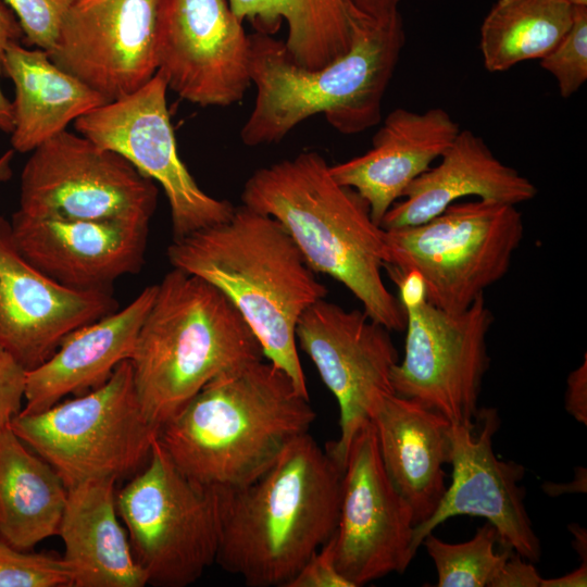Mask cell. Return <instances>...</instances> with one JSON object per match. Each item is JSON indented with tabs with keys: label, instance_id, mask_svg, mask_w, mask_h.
<instances>
[{
	"label": "cell",
	"instance_id": "obj_14",
	"mask_svg": "<svg viewBox=\"0 0 587 587\" xmlns=\"http://www.w3.org/2000/svg\"><path fill=\"white\" fill-rule=\"evenodd\" d=\"M414 527L413 511L388 478L370 421L353 438L346 460L333 535L339 573L353 587L402 574L416 554Z\"/></svg>",
	"mask_w": 587,
	"mask_h": 587
},
{
	"label": "cell",
	"instance_id": "obj_30",
	"mask_svg": "<svg viewBox=\"0 0 587 587\" xmlns=\"http://www.w3.org/2000/svg\"><path fill=\"white\" fill-rule=\"evenodd\" d=\"M540 61V66L557 80L566 99L587 80V5H574L573 23L559 43Z\"/></svg>",
	"mask_w": 587,
	"mask_h": 587
},
{
	"label": "cell",
	"instance_id": "obj_32",
	"mask_svg": "<svg viewBox=\"0 0 587 587\" xmlns=\"http://www.w3.org/2000/svg\"><path fill=\"white\" fill-rule=\"evenodd\" d=\"M15 14L29 45L50 51L75 0H2Z\"/></svg>",
	"mask_w": 587,
	"mask_h": 587
},
{
	"label": "cell",
	"instance_id": "obj_9",
	"mask_svg": "<svg viewBox=\"0 0 587 587\" xmlns=\"http://www.w3.org/2000/svg\"><path fill=\"white\" fill-rule=\"evenodd\" d=\"M115 502L148 584L185 587L215 563L218 490L182 473L158 437L145 467L115 495Z\"/></svg>",
	"mask_w": 587,
	"mask_h": 587
},
{
	"label": "cell",
	"instance_id": "obj_22",
	"mask_svg": "<svg viewBox=\"0 0 587 587\" xmlns=\"http://www.w3.org/2000/svg\"><path fill=\"white\" fill-rule=\"evenodd\" d=\"M379 454L392 486L409 503L415 525L437 509L446 491L451 423L416 400L388 394L374 405Z\"/></svg>",
	"mask_w": 587,
	"mask_h": 587
},
{
	"label": "cell",
	"instance_id": "obj_40",
	"mask_svg": "<svg viewBox=\"0 0 587 587\" xmlns=\"http://www.w3.org/2000/svg\"><path fill=\"white\" fill-rule=\"evenodd\" d=\"M357 7L372 17H383L399 11L400 0H353Z\"/></svg>",
	"mask_w": 587,
	"mask_h": 587
},
{
	"label": "cell",
	"instance_id": "obj_42",
	"mask_svg": "<svg viewBox=\"0 0 587 587\" xmlns=\"http://www.w3.org/2000/svg\"><path fill=\"white\" fill-rule=\"evenodd\" d=\"M14 157V150H8L0 157V182L9 180L12 176L11 162Z\"/></svg>",
	"mask_w": 587,
	"mask_h": 587
},
{
	"label": "cell",
	"instance_id": "obj_36",
	"mask_svg": "<svg viewBox=\"0 0 587 587\" xmlns=\"http://www.w3.org/2000/svg\"><path fill=\"white\" fill-rule=\"evenodd\" d=\"M541 579L532 562L512 551L490 587H540Z\"/></svg>",
	"mask_w": 587,
	"mask_h": 587
},
{
	"label": "cell",
	"instance_id": "obj_29",
	"mask_svg": "<svg viewBox=\"0 0 587 587\" xmlns=\"http://www.w3.org/2000/svg\"><path fill=\"white\" fill-rule=\"evenodd\" d=\"M497 542V530L487 522L467 541L450 544L429 533L421 546L434 562L438 587H490L512 552H496Z\"/></svg>",
	"mask_w": 587,
	"mask_h": 587
},
{
	"label": "cell",
	"instance_id": "obj_11",
	"mask_svg": "<svg viewBox=\"0 0 587 587\" xmlns=\"http://www.w3.org/2000/svg\"><path fill=\"white\" fill-rule=\"evenodd\" d=\"M404 311V354L391 372L394 392L416 400L451 424L474 426L490 364L487 334L495 321L485 296L459 313L427 300Z\"/></svg>",
	"mask_w": 587,
	"mask_h": 587
},
{
	"label": "cell",
	"instance_id": "obj_21",
	"mask_svg": "<svg viewBox=\"0 0 587 587\" xmlns=\"http://www.w3.org/2000/svg\"><path fill=\"white\" fill-rule=\"evenodd\" d=\"M157 288L147 286L124 309L73 330L43 363L28 370L20 414L47 410L68 395L104 384L121 362L129 360Z\"/></svg>",
	"mask_w": 587,
	"mask_h": 587
},
{
	"label": "cell",
	"instance_id": "obj_15",
	"mask_svg": "<svg viewBox=\"0 0 587 587\" xmlns=\"http://www.w3.org/2000/svg\"><path fill=\"white\" fill-rule=\"evenodd\" d=\"M249 35L227 0H160L155 53L167 88L201 107L242 100Z\"/></svg>",
	"mask_w": 587,
	"mask_h": 587
},
{
	"label": "cell",
	"instance_id": "obj_2",
	"mask_svg": "<svg viewBox=\"0 0 587 587\" xmlns=\"http://www.w3.org/2000/svg\"><path fill=\"white\" fill-rule=\"evenodd\" d=\"M310 398L263 359L208 383L158 432V440L191 480L242 487L264 473L315 420Z\"/></svg>",
	"mask_w": 587,
	"mask_h": 587
},
{
	"label": "cell",
	"instance_id": "obj_39",
	"mask_svg": "<svg viewBox=\"0 0 587 587\" xmlns=\"http://www.w3.org/2000/svg\"><path fill=\"white\" fill-rule=\"evenodd\" d=\"M587 586V563L580 564L579 567L569 574L557 578L541 579L540 587H585Z\"/></svg>",
	"mask_w": 587,
	"mask_h": 587
},
{
	"label": "cell",
	"instance_id": "obj_4",
	"mask_svg": "<svg viewBox=\"0 0 587 587\" xmlns=\"http://www.w3.org/2000/svg\"><path fill=\"white\" fill-rule=\"evenodd\" d=\"M167 259L173 267L222 291L257 337L267 361L309 397L296 327L302 313L326 297L327 289L275 218L241 204L228 221L173 239Z\"/></svg>",
	"mask_w": 587,
	"mask_h": 587
},
{
	"label": "cell",
	"instance_id": "obj_13",
	"mask_svg": "<svg viewBox=\"0 0 587 587\" xmlns=\"http://www.w3.org/2000/svg\"><path fill=\"white\" fill-rule=\"evenodd\" d=\"M296 340L337 400L339 437L325 450L345 469L351 442L370 422L374 405L395 394L390 376L399 354L390 330L364 311L323 298L300 316Z\"/></svg>",
	"mask_w": 587,
	"mask_h": 587
},
{
	"label": "cell",
	"instance_id": "obj_5",
	"mask_svg": "<svg viewBox=\"0 0 587 587\" xmlns=\"http://www.w3.org/2000/svg\"><path fill=\"white\" fill-rule=\"evenodd\" d=\"M404 41L400 11L366 16L345 55L309 70L294 62L284 41L257 32L249 35L255 99L240 130L241 141L248 147L277 143L319 113L344 135L379 124L383 98Z\"/></svg>",
	"mask_w": 587,
	"mask_h": 587
},
{
	"label": "cell",
	"instance_id": "obj_38",
	"mask_svg": "<svg viewBox=\"0 0 587 587\" xmlns=\"http://www.w3.org/2000/svg\"><path fill=\"white\" fill-rule=\"evenodd\" d=\"M575 478L570 484H553V483H545L542 485L544 491L551 496L557 497L559 495L563 494H572V492H586V469L585 467H577L575 471Z\"/></svg>",
	"mask_w": 587,
	"mask_h": 587
},
{
	"label": "cell",
	"instance_id": "obj_23",
	"mask_svg": "<svg viewBox=\"0 0 587 587\" xmlns=\"http://www.w3.org/2000/svg\"><path fill=\"white\" fill-rule=\"evenodd\" d=\"M438 160L391 205L380 222L382 228L425 223L469 196L516 205L534 199L538 192L527 177L502 163L485 140L470 129H461Z\"/></svg>",
	"mask_w": 587,
	"mask_h": 587
},
{
	"label": "cell",
	"instance_id": "obj_8",
	"mask_svg": "<svg viewBox=\"0 0 587 587\" xmlns=\"http://www.w3.org/2000/svg\"><path fill=\"white\" fill-rule=\"evenodd\" d=\"M11 429L59 474L66 488L117 480L147 462L158 427L146 415L129 360L101 386L34 414H18Z\"/></svg>",
	"mask_w": 587,
	"mask_h": 587
},
{
	"label": "cell",
	"instance_id": "obj_31",
	"mask_svg": "<svg viewBox=\"0 0 587 587\" xmlns=\"http://www.w3.org/2000/svg\"><path fill=\"white\" fill-rule=\"evenodd\" d=\"M71 586V573L63 559L22 551L0 538V587Z\"/></svg>",
	"mask_w": 587,
	"mask_h": 587
},
{
	"label": "cell",
	"instance_id": "obj_28",
	"mask_svg": "<svg viewBox=\"0 0 587 587\" xmlns=\"http://www.w3.org/2000/svg\"><path fill=\"white\" fill-rule=\"evenodd\" d=\"M573 17L574 5L566 0H498L480 26L485 68L504 72L542 59L569 32Z\"/></svg>",
	"mask_w": 587,
	"mask_h": 587
},
{
	"label": "cell",
	"instance_id": "obj_24",
	"mask_svg": "<svg viewBox=\"0 0 587 587\" xmlns=\"http://www.w3.org/2000/svg\"><path fill=\"white\" fill-rule=\"evenodd\" d=\"M115 483L95 479L67 489L58 535L74 587L148 585L118 520Z\"/></svg>",
	"mask_w": 587,
	"mask_h": 587
},
{
	"label": "cell",
	"instance_id": "obj_3",
	"mask_svg": "<svg viewBox=\"0 0 587 587\" xmlns=\"http://www.w3.org/2000/svg\"><path fill=\"white\" fill-rule=\"evenodd\" d=\"M242 204L275 218L314 273L338 280L363 311L387 329H405L407 315L385 286L386 232L367 202L337 183L315 151L257 170L246 182Z\"/></svg>",
	"mask_w": 587,
	"mask_h": 587
},
{
	"label": "cell",
	"instance_id": "obj_6",
	"mask_svg": "<svg viewBox=\"0 0 587 587\" xmlns=\"http://www.w3.org/2000/svg\"><path fill=\"white\" fill-rule=\"evenodd\" d=\"M157 286L129 362L142 409L159 429L212 379L264 355L241 314L209 282L173 267Z\"/></svg>",
	"mask_w": 587,
	"mask_h": 587
},
{
	"label": "cell",
	"instance_id": "obj_27",
	"mask_svg": "<svg viewBox=\"0 0 587 587\" xmlns=\"http://www.w3.org/2000/svg\"><path fill=\"white\" fill-rule=\"evenodd\" d=\"M235 16L257 33L273 36L287 25L284 41L298 65L316 70L345 55L357 28L370 16L353 0H227Z\"/></svg>",
	"mask_w": 587,
	"mask_h": 587
},
{
	"label": "cell",
	"instance_id": "obj_19",
	"mask_svg": "<svg viewBox=\"0 0 587 587\" xmlns=\"http://www.w3.org/2000/svg\"><path fill=\"white\" fill-rule=\"evenodd\" d=\"M11 235L20 253L58 284L78 291L112 290L145 262L149 223L62 220L14 212Z\"/></svg>",
	"mask_w": 587,
	"mask_h": 587
},
{
	"label": "cell",
	"instance_id": "obj_35",
	"mask_svg": "<svg viewBox=\"0 0 587 587\" xmlns=\"http://www.w3.org/2000/svg\"><path fill=\"white\" fill-rule=\"evenodd\" d=\"M23 32L20 23L12 10L0 1V76L2 74V60L7 48L20 42ZM0 129L11 133L12 130V107L4 97L0 87Z\"/></svg>",
	"mask_w": 587,
	"mask_h": 587
},
{
	"label": "cell",
	"instance_id": "obj_7",
	"mask_svg": "<svg viewBox=\"0 0 587 587\" xmlns=\"http://www.w3.org/2000/svg\"><path fill=\"white\" fill-rule=\"evenodd\" d=\"M385 232L387 272H417L427 301L459 313L505 276L524 223L516 205L478 199L454 202L425 223Z\"/></svg>",
	"mask_w": 587,
	"mask_h": 587
},
{
	"label": "cell",
	"instance_id": "obj_34",
	"mask_svg": "<svg viewBox=\"0 0 587 587\" xmlns=\"http://www.w3.org/2000/svg\"><path fill=\"white\" fill-rule=\"evenodd\" d=\"M287 587H353L336 566L333 536L305 562Z\"/></svg>",
	"mask_w": 587,
	"mask_h": 587
},
{
	"label": "cell",
	"instance_id": "obj_17",
	"mask_svg": "<svg viewBox=\"0 0 587 587\" xmlns=\"http://www.w3.org/2000/svg\"><path fill=\"white\" fill-rule=\"evenodd\" d=\"M499 426L495 408L478 409L474 426L451 424L452 482L434 513L415 525V552L438 525L457 515H470L486 519L504 548L532 563L540 560V541L524 504L525 490L519 484L525 469L498 459L492 450V436Z\"/></svg>",
	"mask_w": 587,
	"mask_h": 587
},
{
	"label": "cell",
	"instance_id": "obj_10",
	"mask_svg": "<svg viewBox=\"0 0 587 587\" xmlns=\"http://www.w3.org/2000/svg\"><path fill=\"white\" fill-rule=\"evenodd\" d=\"M155 182L117 152L64 130L30 152L16 212L62 220L150 222Z\"/></svg>",
	"mask_w": 587,
	"mask_h": 587
},
{
	"label": "cell",
	"instance_id": "obj_18",
	"mask_svg": "<svg viewBox=\"0 0 587 587\" xmlns=\"http://www.w3.org/2000/svg\"><path fill=\"white\" fill-rule=\"evenodd\" d=\"M117 309L112 290H73L33 266L0 216V346L27 371L43 363L70 333Z\"/></svg>",
	"mask_w": 587,
	"mask_h": 587
},
{
	"label": "cell",
	"instance_id": "obj_16",
	"mask_svg": "<svg viewBox=\"0 0 587 587\" xmlns=\"http://www.w3.org/2000/svg\"><path fill=\"white\" fill-rule=\"evenodd\" d=\"M159 4L160 0H75L49 57L108 102L130 95L158 71Z\"/></svg>",
	"mask_w": 587,
	"mask_h": 587
},
{
	"label": "cell",
	"instance_id": "obj_12",
	"mask_svg": "<svg viewBox=\"0 0 587 587\" xmlns=\"http://www.w3.org/2000/svg\"><path fill=\"white\" fill-rule=\"evenodd\" d=\"M160 71L137 91L107 102L74 122L78 134L125 158L161 185L167 198L173 239L228 221L229 201L205 193L178 155Z\"/></svg>",
	"mask_w": 587,
	"mask_h": 587
},
{
	"label": "cell",
	"instance_id": "obj_43",
	"mask_svg": "<svg viewBox=\"0 0 587 587\" xmlns=\"http://www.w3.org/2000/svg\"><path fill=\"white\" fill-rule=\"evenodd\" d=\"M573 5H587V0H566Z\"/></svg>",
	"mask_w": 587,
	"mask_h": 587
},
{
	"label": "cell",
	"instance_id": "obj_25",
	"mask_svg": "<svg viewBox=\"0 0 587 587\" xmlns=\"http://www.w3.org/2000/svg\"><path fill=\"white\" fill-rule=\"evenodd\" d=\"M2 74L14 85L11 145L27 153L66 130L70 123L105 104L99 92L55 65L48 51L10 45Z\"/></svg>",
	"mask_w": 587,
	"mask_h": 587
},
{
	"label": "cell",
	"instance_id": "obj_41",
	"mask_svg": "<svg viewBox=\"0 0 587 587\" xmlns=\"http://www.w3.org/2000/svg\"><path fill=\"white\" fill-rule=\"evenodd\" d=\"M569 528L574 536V549L578 552L579 555H582V558L584 557V559L586 560V530L577 524H571Z\"/></svg>",
	"mask_w": 587,
	"mask_h": 587
},
{
	"label": "cell",
	"instance_id": "obj_20",
	"mask_svg": "<svg viewBox=\"0 0 587 587\" xmlns=\"http://www.w3.org/2000/svg\"><path fill=\"white\" fill-rule=\"evenodd\" d=\"M460 130L442 108L424 112L397 108L385 117L370 150L329 165V172L367 202L373 221L380 226L391 205L445 153Z\"/></svg>",
	"mask_w": 587,
	"mask_h": 587
},
{
	"label": "cell",
	"instance_id": "obj_33",
	"mask_svg": "<svg viewBox=\"0 0 587 587\" xmlns=\"http://www.w3.org/2000/svg\"><path fill=\"white\" fill-rule=\"evenodd\" d=\"M27 370L0 346V430L10 426L25 400Z\"/></svg>",
	"mask_w": 587,
	"mask_h": 587
},
{
	"label": "cell",
	"instance_id": "obj_37",
	"mask_svg": "<svg viewBox=\"0 0 587 587\" xmlns=\"http://www.w3.org/2000/svg\"><path fill=\"white\" fill-rule=\"evenodd\" d=\"M564 408L578 423L587 425V354L566 378Z\"/></svg>",
	"mask_w": 587,
	"mask_h": 587
},
{
	"label": "cell",
	"instance_id": "obj_1",
	"mask_svg": "<svg viewBox=\"0 0 587 587\" xmlns=\"http://www.w3.org/2000/svg\"><path fill=\"white\" fill-rule=\"evenodd\" d=\"M344 472L304 433L251 483L217 489L215 563L249 587H287L337 528Z\"/></svg>",
	"mask_w": 587,
	"mask_h": 587
},
{
	"label": "cell",
	"instance_id": "obj_26",
	"mask_svg": "<svg viewBox=\"0 0 587 587\" xmlns=\"http://www.w3.org/2000/svg\"><path fill=\"white\" fill-rule=\"evenodd\" d=\"M67 488L10 426L0 430V538L29 551L58 535Z\"/></svg>",
	"mask_w": 587,
	"mask_h": 587
}]
</instances>
